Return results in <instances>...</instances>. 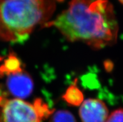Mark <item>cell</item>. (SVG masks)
<instances>
[{"label": "cell", "mask_w": 123, "mask_h": 122, "mask_svg": "<svg viewBox=\"0 0 123 122\" xmlns=\"http://www.w3.org/2000/svg\"><path fill=\"white\" fill-rule=\"evenodd\" d=\"M80 115L83 122H106L108 117V108L98 99H87L80 108Z\"/></svg>", "instance_id": "obj_5"}, {"label": "cell", "mask_w": 123, "mask_h": 122, "mask_svg": "<svg viewBox=\"0 0 123 122\" xmlns=\"http://www.w3.org/2000/svg\"><path fill=\"white\" fill-rule=\"evenodd\" d=\"M58 0H0V39L23 42L52 17Z\"/></svg>", "instance_id": "obj_2"}, {"label": "cell", "mask_w": 123, "mask_h": 122, "mask_svg": "<svg viewBox=\"0 0 123 122\" xmlns=\"http://www.w3.org/2000/svg\"><path fill=\"white\" fill-rule=\"evenodd\" d=\"M45 26H54L71 42H82L95 49L116 42L119 27L108 0H71L66 9Z\"/></svg>", "instance_id": "obj_1"}, {"label": "cell", "mask_w": 123, "mask_h": 122, "mask_svg": "<svg viewBox=\"0 0 123 122\" xmlns=\"http://www.w3.org/2000/svg\"><path fill=\"white\" fill-rule=\"evenodd\" d=\"M106 122H123V109H117L112 112Z\"/></svg>", "instance_id": "obj_8"}, {"label": "cell", "mask_w": 123, "mask_h": 122, "mask_svg": "<svg viewBox=\"0 0 123 122\" xmlns=\"http://www.w3.org/2000/svg\"><path fill=\"white\" fill-rule=\"evenodd\" d=\"M49 122H76L74 116L67 110H59L53 115Z\"/></svg>", "instance_id": "obj_7"}, {"label": "cell", "mask_w": 123, "mask_h": 122, "mask_svg": "<svg viewBox=\"0 0 123 122\" xmlns=\"http://www.w3.org/2000/svg\"><path fill=\"white\" fill-rule=\"evenodd\" d=\"M52 112L41 99L31 104L0 95V122H42Z\"/></svg>", "instance_id": "obj_3"}, {"label": "cell", "mask_w": 123, "mask_h": 122, "mask_svg": "<svg viewBox=\"0 0 123 122\" xmlns=\"http://www.w3.org/2000/svg\"><path fill=\"white\" fill-rule=\"evenodd\" d=\"M0 78L5 79L8 93L16 99H25L33 92V79L19 59L12 53L3 59L0 64Z\"/></svg>", "instance_id": "obj_4"}, {"label": "cell", "mask_w": 123, "mask_h": 122, "mask_svg": "<svg viewBox=\"0 0 123 122\" xmlns=\"http://www.w3.org/2000/svg\"><path fill=\"white\" fill-rule=\"evenodd\" d=\"M64 98L69 104L78 105H80L83 101V96L76 87L71 86L68 88L64 95Z\"/></svg>", "instance_id": "obj_6"}, {"label": "cell", "mask_w": 123, "mask_h": 122, "mask_svg": "<svg viewBox=\"0 0 123 122\" xmlns=\"http://www.w3.org/2000/svg\"><path fill=\"white\" fill-rule=\"evenodd\" d=\"M119 1H120L121 3H122V4H123V0H119Z\"/></svg>", "instance_id": "obj_9"}]
</instances>
